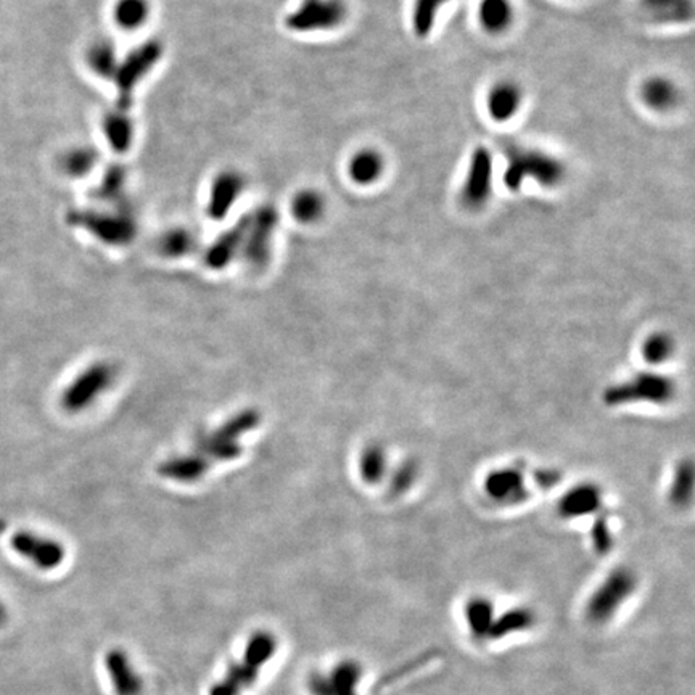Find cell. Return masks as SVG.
<instances>
[{
  "label": "cell",
  "mask_w": 695,
  "mask_h": 695,
  "mask_svg": "<svg viewBox=\"0 0 695 695\" xmlns=\"http://www.w3.org/2000/svg\"><path fill=\"white\" fill-rule=\"evenodd\" d=\"M467 625L475 639L488 638L494 622L492 602L484 598L470 599L466 606Z\"/></svg>",
  "instance_id": "cell-17"
},
{
  "label": "cell",
  "mask_w": 695,
  "mask_h": 695,
  "mask_svg": "<svg viewBox=\"0 0 695 695\" xmlns=\"http://www.w3.org/2000/svg\"><path fill=\"white\" fill-rule=\"evenodd\" d=\"M492 192V155L484 147L475 148L470 160L462 202L470 210H480L488 203Z\"/></svg>",
  "instance_id": "cell-7"
},
{
  "label": "cell",
  "mask_w": 695,
  "mask_h": 695,
  "mask_svg": "<svg viewBox=\"0 0 695 695\" xmlns=\"http://www.w3.org/2000/svg\"><path fill=\"white\" fill-rule=\"evenodd\" d=\"M386 452L376 443L366 446L360 458V474L364 482L368 484H376L384 480L386 474Z\"/></svg>",
  "instance_id": "cell-19"
},
{
  "label": "cell",
  "mask_w": 695,
  "mask_h": 695,
  "mask_svg": "<svg viewBox=\"0 0 695 695\" xmlns=\"http://www.w3.org/2000/svg\"><path fill=\"white\" fill-rule=\"evenodd\" d=\"M116 368L110 362H95L68 385L62 394V406L70 414H78L94 404L115 382Z\"/></svg>",
  "instance_id": "cell-6"
},
{
  "label": "cell",
  "mask_w": 695,
  "mask_h": 695,
  "mask_svg": "<svg viewBox=\"0 0 695 695\" xmlns=\"http://www.w3.org/2000/svg\"><path fill=\"white\" fill-rule=\"evenodd\" d=\"M384 171V160L374 150H362L352 158L350 163V176L360 186H368L376 182Z\"/></svg>",
  "instance_id": "cell-18"
},
{
  "label": "cell",
  "mask_w": 695,
  "mask_h": 695,
  "mask_svg": "<svg viewBox=\"0 0 695 695\" xmlns=\"http://www.w3.org/2000/svg\"><path fill=\"white\" fill-rule=\"evenodd\" d=\"M514 10L510 0H482L480 21L483 28L491 34H500L512 23Z\"/></svg>",
  "instance_id": "cell-16"
},
{
  "label": "cell",
  "mask_w": 695,
  "mask_h": 695,
  "mask_svg": "<svg viewBox=\"0 0 695 695\" xmlns=\"http://www.w3.org/2000/svg\"><path fill=\"white\" fill-rule=\"evenodd\" d=\"M148 12L147 0H120L115 7V18L124 29H136L145 23Z\"/></svg>",
  "instance_id": "cell-24"
},
{
  "label": "cell",
  "mask_w": 695,
  "mask_h": 695,
  "mask_svg": "<svg viewBox=\"0 0 695 695\" xmlns=\"http://www.w3.org/2000/svg\"><path fill=\"white\" fill-rule=\"evenodd\" d=\"M12 548L41 570H55L65 560V549L57 540L36 533L18 532L12 538Z\"/></svg>",
  "instance_id": "cell-9"
},
{
  "label": "cell",
  "mask_w": 695,
  "mask_h": 695,
  "mask_svg": "<svg viewBox=\"0 0 695 695\" xmlns=\"http://www.w3.org/2000/svg\"><path fill=\"white\" fill-rule=\"evenodd\" d=\"M591 534H592L594 546L598 550H608L610 544H612V538H610V530H608L606 520H598Z\"/></svg>",
  "instance_id": "cell-32"
},
{
  "label": "cell",
  "mask_w": 695,
  "mask_h": 695,
  "mask_svg": "<svg viewBox=\"0 0 695 695\" xmlns=\"http://www.w3.org/2000/svg\"><path fill=\"white\" fill-rule=\"evenodd\" d=\"M484 492L501 504H517L526 498L524 474L517 467H504L491 472L484 480Z\"/></svg>",
  "instance_id": "cell-10"
},
{
  "label": "cell",
  "mask_w": 695,
  "mask_h": 695,
  "mask_svg": "<svg viewBox=\"0 0 695 695\" xmlns=\"http://www.w3.org/2000/svg\"><path fill=\"white\" fill-rule=\"evenodd\" d=\"M450 0H416L412 12V26L418 37H426L434 29L438 12Z\"/></svg>",
  "instance_id": "cell-23"
},
{
  "label": "cell",
  "mask_w": 695,
  "mask_h": 695,
  "mask_svg": "<svg viewBox=\"0 0 695 695\" xmlns=\"http://www.w3.org/2000/svg\"><path fill=\"white\" fill-rule=\"evenodd\" d=\"M92 164H94V155L86 148L71 150L63 158L65 171L73 176H82L84 172L89 171Z\"/></svg>",
  "instance_id": "cell-29"
},
{
  "label": "cell",
  "mask_w": 695,
  "mask_h": 695,
  "mask_svg": "<svg viewBox=\"0 0 695 695\" xmlns=\"http://www.w3.org/2000/svg\"><path fill=\"white\" fill-rule=\"evenodd\" d=\"M277 652V639L269 631H256L246 641L242 660L234 663L210 691V695H242L260 678L264 665Z\"/></svg>",
  "instance_id": "cell-1"
},
{
  "label": "cell",
  "mask_w": 695,
  "mask_h": 695,
  "mask_svg": "<svg viewBox=\"0 0 695 695\" xmlns=\"http://www.w3.org/2000/svg\"><path fill=\"white\" fill-rule=\"evenodd\" d=\"M488 112L494 121H509L522 105V90L514 82H500L488 94Z\"/></svg>",
  "instance_id": "cell-15"
},
{
  "label": "cell",
  "mask_w": 695,
  "mask_h": 695,
  "mask_svg": "<svg viewBox=\"0 0 695 695\" xmlns=\"http://www.w3.org/2000/svg\"><path fill=\"white\" fill-rule=\"evenodd\" d=\"M564 178V164L554 156L526 148H516L509 153L504 182L510 190H518L528 179L536 180L542 187H557Z\"/></svg>",
  "instance_id": "cell-3"
},
{
  "label": "cell",
  "mask_w": 695,
  "mask_h": 695,
  "mask_svg": "<svg viewBox=\"0 0 695 695\" xmlns=\"http://www.w3.org/2000/svg\"><path fill=\"white\" fill-rule=\"evenodd\" d=\"M638 578L628 568H616L610 573L586 604V616L594 625H606L614 618L618 608L631 598Z\"/></svg>",
  "instance_id": "cell-4"
},
{
  "label": "cell",
  "mask_w": 695,
  "mask_h": 695,
  "mask_svg": "<svg viewBox=\"0 0 695 695\" xmlns=\"http://www.w3.org/2000/svg\"><path fill=\"white\" fill-rule=\"evenodd\" d=\"M344 17L343 4L340 0H308L296 15L300 28H332Z\"/></svg>",
  "instance_id": "cell-13"
},
{
  "label": "cell",
  "mask_w": 695,
  "mask_h": 695,
  "mask_svg": "<svg viewBox=\"0 0 695 695\" xmlns=\"http://www.w3.org/2000/svg\"><path fill=\"white\" fill-rule=\"evenodd\" d=\"M211 462L202 454H186L163 460L158 467V474L168 480L179 483H195L205 476Z\"/></svg>",
  "instance_id": "cell-14"
},
{
  "label": "cell",
  "mask_w": 695,
  "mask_h": 695,
  "mask_svg": "<svg viewBox=\"0 0 695 695\" xmlns=\"http://www.w3.org/2000/svg\"><path fill=\"white\" fill-rule=\"evenodd\" d=\"M292 210L298 221H316L324 211V200L316 192H302L294 196Z\"/></svg>",
  "instance_id": "cell-26"
},
{
  "label": "cell",
  "mask_w": 695,
  "mask_h": 695,
  "mask_svg": "<svg viewBox=\"0 0 695 695\" xmlns=\"http://www.w3.org/2000/svg\"><path fill=\"white\" fill-rule=\"evenodd\" d=\"M261 424V414L258 410H240L234 418L226 420L219 428L210 434H200L196 438V452L202 454L206 460L213 462H228L240 458L244 448L240 446L238 438L242 434L252 432Z\"/></svg>",
  "instance_id": "cell-2"
},
{
  "label": "cell",
  "mask_w": 695,
  "mask_h": 695,
  "mask_svg": "<svg viewBox=\"0 0 695 695\" xmlns=\"http://www.w3.org/2000/svg\"><path fill=\"white\" fill-rule=\"evenodd\" d=\"M536 480L542 486H552L560 480V475L557 474L556 470H549V472H538Z\"/></svg>",
  "instance_id": "cell-33"
},
{
  "label": "cell",
  "mask_w": 695,
  "mask_h": 695,
  "mask_svg": "<svg viewBox=\"0 0 695 695\" xmlns=\"http://www.w3.org/2000/svg\"><path fill=\"white\" fill-rule=\"evenodd\" d=\"M416 478H418V466L414 462H406L393 475L392 490L398 494L404 492L414 484Z\"/></svg>",
  "instance_id": "cell-30"
},
{
  "label": "cell",
  "mask_w": 695,
  "mask_h": 695,
  "mask_svg": "<svg viewBox=\"0 0 695 695\" xmlns=\"http://www.w3.org/2000/svg\"><path fill=\"white\" fill-rule=\"evenodd\" d=\"M7 620H9V612H7V608L4 606V602L0 600V626H4V625L7 623Z\"/></svg>",
  "instance_id": "cell-34"
},
{
  "label": "cell",
  "mask_w": 695,
  "mask_h": 695,
  "mask_svg": "<svg viewBox=\"0 0 695 695\" xmlns=\"http://www.w3.org/2000/svg\"><path fill=\"white\" fill-rule=\"evenodd\" d=\"M674 350H676V344H674L673 336L668 335L666 332H655L644 340L641 352H642V358L646 360V362L660 366L670 360L671 356L674 354Z\"/></svg>",
  "instance_id": "cell-21"
},
{
  "label": "cell",
  "mask_w": 695,
  "mask_h": 695,
  "mask_svg": "<svg viewBox=\"0 0 695 695\" xmlns=\"http://www.w3.org/2000/svg\"><path fill=\"white\" fill-rule=\"evenodd\" d=\"M692 488H694V467L691 460L686 462H681V466L678 467L676 474H674V480L671 484L670 500L674 506H687L691 502L692 498Z\"/></svg>",
  "instance_id": "cell-25"
},
{
  "label": "cell",
  "mask_w": 695,
  "mask_h": 695,
  "mask_svg": "<svg viewBox=\"0 0 695 695\" xmlns=\"http://www.w3.org/2000/svg\"><path fill=\"white\" fill-rule=\"evenodd\" d=\"M194 245V238L187 230H172L161 240V250L166 256H182L188 253Z\"/></svg>",
  "instance_id": "cell-27"
},
{
  "label": "cell",
  "mask_w": 695,
  "mask_h": 695,
  "mask_svg": "<svg viewBox=\"0 0 695 695\" xmlns=\"http://www.w3.org/2000/svg\"><path fill=\"white\" fill-rule=\"evenodd\" d=\"M533 623H534V615H533L530 608L510 610L504 616H501L500 620L492 622L488 638H506V636L512 634V633H517V631L532 628Z\"/></svg>",
  "instance_id": "cell-20"
},
{
  "label": "cell",
  "mask_w": 695,
  "mask_h": 695,
  "mask_svg": "<svg viewBox=\"0 0 695 695\" xmlns=\"http://www.w3.org/2000/svg\"><path fill=\"white\" fill-rule=\"evenodd\" d=\"M602 504V491L596 484L583 483L565 492L558 502V512L565 518L589 516L598 512Z\"/></svg>",
  "instance_id": "cell-12"
},
{
  "label": "cell",
  "mask_w": 695,
  "mask_h": 695,
  "mask_svg": "<svg viewBox=\"0 0 695 695\" xmlns=\"http://www.w3.org/2000/svg\"><path fill=\"white\" fill-rule=\"evenodd\" d=\"M642 97L646 100L647 105L654 110H668L674 105V102L678 98V92L670 81L662 79V78H655V79L646 82V86L642 89Z\"/></svg>",
  "instance_id": "cell-22"
},
{
  "label": "cell",
  "mask_w": 695,
  "mask_h": 695,
  "mask_svg": "<svg viewBox=\"0 0 695 695\" xmlns=\"http://www.w3.org/2000/svg\"><path fill=\"white\" fill-rule=\"evenodd\" d=\"M674 393L676 385L673 384L670 376L644 372L628 382L610 386L604 393V402L608 406H623L628 402L638 401L665 404L673 400Z\"/></svg>",
  "instance_id": "cell-5"
},
{
  "label": "cell",
  "mask_w": 695,
  "mask_h": 695,
  "mask_svg": "<svg viewBox=\"0 0 695 695\" xmlns=\"http://www.w3.org/2000/svg\"><path fill=\"white\" fill-rule=\"evenodd\" d=\"M5 532V522L4 520H0V533Z\"/></svg>",
  "instance_id": "cell-35"
},
{
  "label": "cell",
  "mask_w": 695,
  "mask_h": 695,
  "mask_svg": "<svg viewBox=\"0 0 695 695\" xmlns=\"http://www.w3.org/2000/svg\"><path fill=\"white\" fill-rule=\"evenodd\" d=\"M238 192V179L236 178H222L214 188L213 208L218 214H222L229 208L230 202Z\"/></svg>",
  "instance_id": "cell-28"
},
{
  "label": "cell",
  "mask_w": 695,
  "mask_h": 695,
  "mask_svg": "<svg viewBox=\"0 0 695 695\" xmlns=\"http://www.w3.org/2000/svg\"><path fill=\"white\" fill-rule=\"evenodd\" d=\"M105 668L116 695H140L144 683L131 657L121 649H112L105 655Z\"/></svg>",
  "instance_id": "cell-11"
},
{
  "label": "cell",
  "mask_w": 695,
  "mask_h": 695,
  "mask_svg": "<svg viewBox=\"0 0 695 695\" xmlns=\"http://www.w3.org/2000/svg\"><path fill=\"white\" fill-rule=\"evenodd\" d=\"M362 668L356 660H342L328 673H312L308 679L311 695H358Z\"/></svg>",
  "instance_id": "cell-8"
},
{
  "label": "cell",
  "mask_w": 695,
  "mask_h": 695,
  "mask_svg": "<svg viewBox=\"0 0 695 695\" xmlns=\"http://www.w3.org/2000/svg\"><path fill=\"white\" fill-rule=\"evenodd\" d=\"M113 49L107 44H98L90 50V65L97 70L98 73L108 74L113 68Z\"/></svg>",
  "instance_id": "cell-31"
}]
</instances>
